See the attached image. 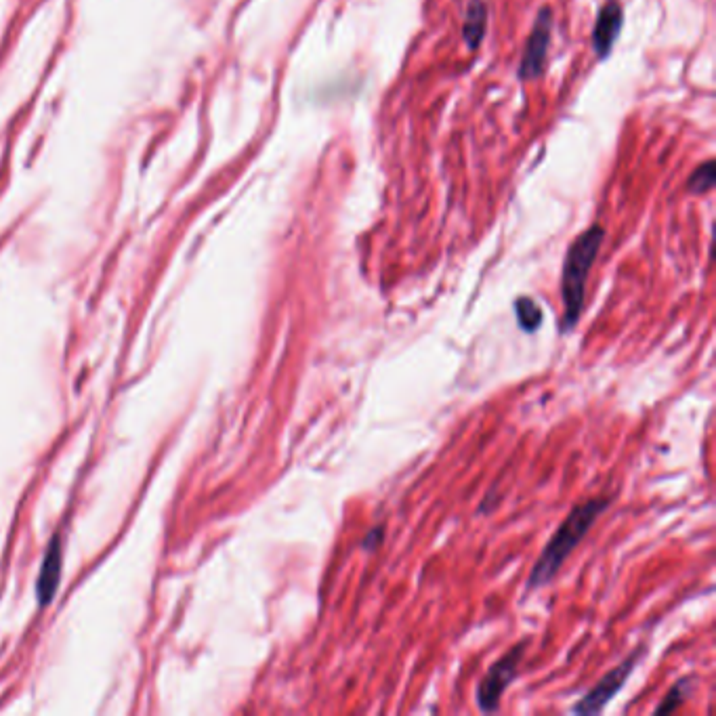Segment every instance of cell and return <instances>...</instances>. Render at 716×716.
<instances>
[{"label":"cell","instance_id":"2","mask_svg":"<svg viewBox=\"0 0 716 716\" xmlns=\"http://www.w3.org/2000/svg\"><path fill=\"white\" fill-rule=\"evenodd\" d=\"M605 238V229L601 225L588 227L580 234L565 255L563 273H561V297H563V332H570L582 315L586 280L591 273L597 255Z\"/></svg>","mask_w":716,"mask_h":716},{"label":"cell","instance_id":"9","mask_svg":"<svg viewBox=\"0 0 716 716\" xmlns=\"http://www.w3.org/2000/svg\"><path fill=\"white\" fill-rule=\"evenodd\" d=\"M515 313L517 322L525 332H534L542 324V309L540 305L530 297H519L515 301Z\"/></svg>","mask_w":716,"mask_h":716},{"label":"cell","instance_id":"1","mask_svg":"<svg viewBox=\"0 0 716 716\" xmlns=\"http://www.w3.org/2000/svg\"><path fill=\"white\" fill-rule=\"evenodd\" d=\"M607 507H609V498H593L576 504L570 515H567L565 521L559 525L549 544L544 546L540 559L536 561L528 582L530 591H536V588H542L553 582L565 559L574 553V549L582 542L586 532L593 528L595 521L601 517V513Z\"/></svg>","mask_w":716,"mask_h":716},{"label":"cell","instance_id":"3","mask_svg":"<svg viewBox=\"0 0 716 716\" xmlns=\"http://www.w3.org/2000/svg\"><path fill=\"white\" fill-rule=\"evenodd\" d=\"M525 641H521L519 645H515L509 654H504L490 670L488 675L481 679L479 687H477V706L483 712H494L500 706V698L502 693L507 691V687L511 685V681L515 679L519 664L523 660L525 654Z\"/></svg>","mask_w":716,"mask_h":716},{"label":"cell","instance_id":"8","mask_svg":"<svg viewBox=\"0 0 716 716\" xmlns=\"http://www.w3.org/2000/svg\"><path fill=\"white\" fill-rule=\"evenodd\" d=\"M51 553L45 561V567H42V578H40V584H38V595H40V601L47 603L51 599V595L55 593L57 588V580H59V572H61V555H59V549L57 546H51Z\"/></svg>","mask_w":716,"mask_h":716},{"label":"cell","instance_id":"10","mask_svg":"<svg viewBox=\"0 0 716 716\" xmlns=\"http://www.w3.org/2000/svg\"><path fill=\"white\" fill-rule=\"evenodd\" d=\"M714 187V162H704L689 179V189L693 194H706Z\"/></svg>","mask_w":716,"mask_h":716},{"label":"cell","instance_id":"7","mask_svg":"<svg viewBox=\"0 0 716 716\" xmlns=\"http://www.w3.org/2000/svg\"><path fill=\"white\" fill-rule=\"evenodd\" d=\"M488 26V9L483 0H471L465 15V26H462V36H465L469 49H477L481 45L483 36H486Z\"/></svg>","mask_w":716,"mask_h":716},{"label":"cell","instance_id":"4","mask_svg":"<svg viewBox=\"0 0 716 716\" xmlns=\"http://www.w3.org/2000/svg\"><path fill=\"white\" fill-rule=\"evenodd\" d=\"M643 654H645V651L639 649L635 656H630L620 666H616L614 670H609L607 675L572 708V712H576V714H597V712H601L609 704V700H612L616 693L624 687L628 675L635 670V666H637V662L641 660Z\"/></svg>","mask_w":716,"mask_h":716},{"label":"cell","instance_id":"6","mask_svg":"<svg viewBox=\"0 0 716 716\" xmlns=\"http://www.w3.org/2000/svg\"><path fill=\"white\" fill-rule=\"evenodd\" d=\"M622 19H624V13H622L620 3H616V0H609L607 5L601 7L595 30H593V45L601 59H605L609 55V51H612L614 42L620 34V28H622Z\"/></svg>","mask_w":716,"mask_h":716},{"label":"cell","instance_id":"12","mask_svg":"<svg viewBox=\"0 0 716 716\" xmlns=\"http://www.w3.org/2000/svg\"><path fill=\"white\" fill-rule=\"evenodd\" d=\"M383 536H385V528H374V530L366 536V540L362 542V546H364L366 551H374L376 546L383 542Z\"/></svg>","mask_w":716,"mask_h":716},{"label":"cell","instance_id":"11","mask_svg":"<svg viewBox=\"0 0 716 716\" xmlns=\"http://www.w3.org/2000/svg\"><path fill=\"white\" fill-rule=\"evenodd\" d=\"M687 689H689V683L687 681H681L679 685H675V687H672L670 689V693H668V696L664 698V702L658 706V714H668V712H672V710H677L681 704H683V700H685V696H687Z\"/></svg>","mask_w":716,"mask_h":716},{"label":"cell","instance_id":"5","mask_svg":"<svg viewBox=\"0 0 716 716\" xmlns=\"http://www.w3.org/2000/svg\"><path fill=\"white\" fill-rule=\"evenodd\" d=\"M551 30H553V11L549 7H544L534 21L528 45H525L523 51L521 68H519V76L523 80H534L544 72L546 53H549V45H551Z\"/></svg>","mask_w":716,"mask_h":716}]
</instances>
